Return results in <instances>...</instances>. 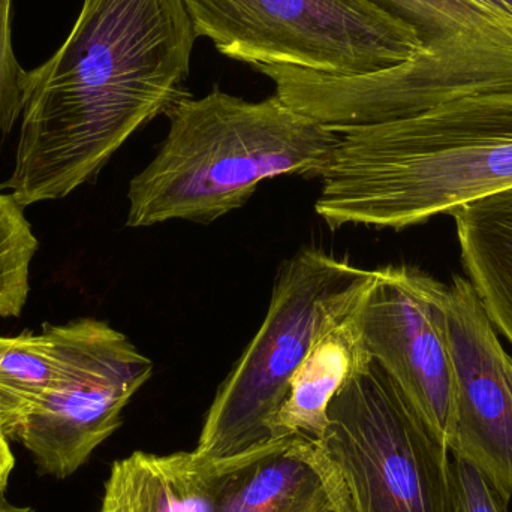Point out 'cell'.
<instances>
[{
	"instance_id": "obj_1",
	"label": "cell",
	"mask_w": 512,
	"mask_h": 512,
	"mask_svg": "<svg viewBox=\"0 0 512 512\" xmlns=\"http://www.w3.org/2000/svg\"><path fill=\"white\" fill-rule=\"evenodd\" d=\"M198 35L183 0H84L59 50L27 72L14 171L18 206L62 200L96 179L186 89Z\"/></svg>"
},
{
	"instance_id": "obj_2",
	"label": "cell",
	"mask_w": 512,
	"mask_h": 512,
	"mask_svg": "<svg viewBox=\"0 0 512 512\" xmlns=\"http://www.w3.org/2000/svg\"><path fill=\"white\" fill-rule=\"evenodd\" d=\"M337 132L315 204L331 230L400 231L512 188V90Z\"/></svg>"
},
{
	"instance_id": "obj_3",
	"label": "cell",
	"mask_w": 512,
	"mask_h": 512,
	"mask_svg": "<svg viewBox=\"0 0 512 512\" xmlns=\"http://www.w3.org/2000/svg\"><path fill=\"white\" fill-rule=\"evenodd\" d=\"M167 117L158 153L129 183L126 227L213 224L246 206L265 180L319 177L340 140L276 93L254 102L215 86Z\"/></svg>"
},
{
	"instance_id": "obj_4",
	"label": "cell",
	"mask_w": 512,
	"mask_h": 512,
	"mask_svg": "<svg viewBox=\"0 0 512 512\" xmlns=\"http://www.w3.org/2000/svg\"><path fill=\"white\" fill-rule=\"evenodd\" d=\"M198 38L239 62L354 77L423 53L411 27L369 0H183Z\"/></svg>"
},
{
	"instance_id": "obj_5",
	"label": "cell",
	"mask_w": 512,
	"mask_h": 512,
	"mask_svg": "<svg viewBox=\"0 0 512 512\" xmlns=\"http://www.w3.org/2000/svg\"><path fill=\"white\" fill-rule=\"evenodd\" d=\"M322 447L355 512H456L451 451L376 361L333 397Z\"/></svg>"
},
{
	"instance_id": "obj_6",
	"label": "cell",
	"mask_w": 512,
	"mask_h": 512,
	"mask_svg": "<svg viewBox=\"0 0 512 512\" xmlns=\"http://www.w3.org/2000/svg\"><path fill=\"white\" fill-rule=\"evenodd\" d=\"M361 273L316 248L283 262L264 322L207 411L194 450L198 459L228 462L273 442L270 424L309 348L319 304Z\"/></svg>"
},
{
	"instance_id": "obj_7",
	"label": "cell",
	"mask_w": 512,
	"mask_h": 512,
	"mask_svg": "<svg viewBox=\"0 0 512 512\" xmlns=\"http://www.w3.org/2000/svg\"><path fill=\"white\" fill-rule=\"evenodd\" d=\"M45 327L59 355V379L14 441L39 471L63 480L122 426L126 406L152 378L153 361L99 319Z\"/></svg>"
},
{
	"instance_id": "obj_8",
	"label": "cell",
	"mask_w": 512,
	"mask_h": 512,
	"mask_svg": "<svg viewBox=\"0 0 512 512\" xmlns=\"http://www.w3.org/2000/svg\"><path fill=\"white\" fill-rule=\"evenodd\" d=\"M439 288L441 282L417 268L375 270L361 331L370 358L453 451L456 388Z\"/></svg>"
},
{
	"instance_id": "obj_9",
	"label": "cell",
	"mask_w": 512,
	"mask_h": 512,
	"mask_svg": "<svg viewBox=\"0 0 512 512\" xmlns=\"http://www.w3.org/2000/svg\"><path fill=\"white\" fill-rule=\"evenodd\" d=\"M439 304L454 370L456 439L451 453L512 498V387L507 352L471 280L441 283Z\"/></svg>"
},
{
	"instance_id": "obj_10",
	"label": "cell",
	"mask_w": 512,
	"mask_h": 512,
	"mask_svg": "<svg viewBox=\"0 0 512 512\" xmlns=\"http://www.w3.org/2000/svg\"><path fill=\"white\" fill-rule=\"evenodd\" d=\"M417 33L412 71L444 92L475 93L512 66V18L475 0H369Z\"/></svg>"
},
{
	"instance_id": "obj_11",
	"label": "cell",
	"mask_w": 512,
	"mask_h": 512,
	"mask_svg": "<svg viewBox=\"0 0 512 512\" xmlns=\"http://www.w3.org/2000/svg\"><path fill=\"white\" fill-rule=\"evenodd\" d=\"M213 465L216 512H355L339 466L321 442L306 436L277 439Z\"/></svg>"
},
{
	"instance_id": "obj_12",
	"label": "cell",
	"mask_w": 512,
	"mask_h": 512,
	"mask_svg": "<svg viewBox=\"0 0 512 512\" xmlns=\"http://www.w3.org/2000/svg\"><path fill=\"white\" fill-rule=\"evenodd\" d=\"M373 279L375 270H363L319 304L309 348L271 421V441L297 435L319 442L324 438L331 400L372 361L364 346L361 313Z\"/></svg>"
},
{
	"instance_id": "obj_13",
	"label": "cell",
	"mask_w": 512,
	"mask_h": 512,
	"mask_svg": "<svg viewBox=\"0 0 512 512\" xmlns=\"http://www.w3.org/2000/svg\"><path fill=\"white\" fill-rule=\"evenodd\" d=\"M218 469L191 453L116 460L99 512H216Z\"/></svg>"
},
{
	"instance_id": "obj_14",
	"label": "cell",
	"mask_w": 512,
	"mask_h": 512,
	"mask_svg": "<svg viewBox=\"0 0 512 512\" xmlns=\"http://www.w3.org/2000/svg\"><path fill=\"white\" fill-rule=\"evenodd\" d=\"M465 270L493 325L512 345V188L451 213Z\"/></svg>"
},
{
	"instance_id": "obj_15",
	"label": "cell",
	"mask_w": 512,
	"mask_h": 512,
	"mask_svg": "<svg viewBox=\"0 0 512 512\" xmlns=\"http://www.w3.org/2000/svg\"><path fill=\"white\" fill-rule=\"evenodd\" d=\"M60 361L47 327L11 337L0 355V429L14 441L59 379Z\"/></svg>"
},
{
	"instance_id": "obj_16",
	"label": "cell",
	"mask_w": 512,
	"mask_h": 512,
	"mask_svg": "<svg viewBox=\"0 0 512 512\" xmlns=\"http://www.w3.org/2000/svg\"><path fill=\"white\" fill-rule=\"evenodd\" d=\"M38 239L11 194L0 189V318H18L29 297Z\"/></svg>"
},
{
	"instance_id": "obj_17",
	"label": "cell",
	"mask_w": 512,
	"mask_h": 512,
	"mask_svg": "<svg viewBox=\"0 0 512 512\" xmlns=\"http://www.w3.org/2000/svg\"><path fill=\"white\" fill-rule=\"evenodd\" d=\"M12 0H0V140L21 119L26 96L27 71L12 47Z\"/></svg>"
},
{
	"instance_id": "obj_18",
	"label": "cell",
	"mask_w": 512,
	"mask_h": 512,
	"mask_svg": "<svg viewBox=\"0 0 512 512\" xmlns=\"http://www.w3.org/2000/svg\"><path fill=\"white\" fill-rule=\"evenodd\" d=\"M456 512H510V501L468 460L451 453Z\"/></svg>"
},
{
	"instance_id": "obj_19",
	"label": "cell",
	"mask_w": 512,
	"mask_h": 512,
	"mask_svg": "<svg viewBox=\"0 0 512 512\" xmlns=\"http://www.w3.org/2000/svg\"><path fill=\"white\" fill-rule=\"evenodd\" d=\"M15 459L9 447V439L0 429V498H3L6 486H8L9 477L14 469Z\"/></svg>"
},
{
	"instance_id": "obj_20",
	"label": "cell",
	"mask_w": 512,
	"mask_h": 512,
	"mask_svg": "<svg viewBox=\"0 0 512 512\" xmlns=\"http://www.w3.org/2000/svg\"><path fill=\"white\" fill-rule=\"evenodd\" d=\"M475 2L481 3V5L499 12V14L507 15V17L512 18V0H475Z\"/></svg>"
},
{
	"instance_id": "obj_21",
	"label": "cell",
	"mask_w": 512,
	"mask_h": 512,
	"mask_svg": "<svg viewBox=\"0 0 512 512\" xmlns=\"http://www.w3.org/2000/svg\"><path fill=\"white\" fill-rule=\"evenodd\" d=\"M0 512H33L30 508L26 507H17V505L9 504L6 501L5 496L0 498Z\"/></svg>"
},
{
	"instance_id": "obj_22",
	"label": "cell",
	"mask_w": 512,
	"mask_h": 512,
	"mask_svg": "<svg viewBox=\"0 0 512 512\" xmlns=\"http://www.w3.org/2000/svg\"><path fill=\"white\" fill-rule=\"evenodd\" d=\"M505 370H507L508 379H510V384L512 387V357H511V355H507V358H505Z\"/></svg>"
},
{
	"instance_id": "obj_23",
	"label": "cell",
	"mask_w": 512,
	"mask_h": 512,
	"mask_svg": "<svg viewBox=\"0 0 512 512\" xmlns=\"http://www.w3.org/2000/svg\"><path fill=\"white\" fill-rule=\"evenodd\" d=\"M9 340H11V337H0V355L8 348Z\"/></svg>"
}]
</instances>
